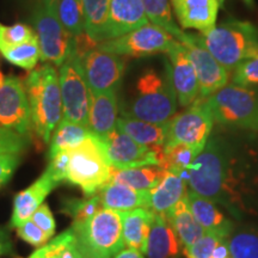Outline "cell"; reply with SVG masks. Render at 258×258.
Instances as JSON below:
<instances>
[{"instance_id": "33", "label": "cell", "mask_w": 258, "mask_h": 258, "mask_svg": "<svg viewBox=\"0 0 258 258\" xmlns=\"http://www.w3.org/2000/svg\"><path fill=\"white\" fill-rule=\"evenodd\" d=\"M0 53L9 62L25 71L35 70L38 60H41V51L37 36L30 41L24 42V43L4 48V49L0 50Z\"/></svg>"}, {"instance_id": "14", "label": "cell", "mask_w": 258, "mask_h": 258, "mask_svg": "<svg viewBox=\"0 0 258 258\" xmlns=\"http://www.w3.org/2000/svg\"><path fill=\"white\" fill-rule=\"evenodd\" d=\"M84 73L92 95L117 89L124 72L121 56L98 48L88 51L82 57Z\"/></svg>"}, {"instance_id": "25", "label": "cell", "mask_w": 258, "mask_h": 258, "mask_svg": "<svg viewBox=\"0 0 258 258\" xmlns=\"http://www.w3.org/2000/svg\"><path fill=\"white\" fill-rule=\"evenodd\" d=\"M165 215L172 226L179 243L184 246V249L191 246L196 240H199L206 233L202 226L194 217L186 194L184 198L180 200L175 207L171 208Z\"/></svg>"}, {"instance_id": "17", "label": "cell", "mask_w": 258, "mask_h": 258, "mask_svg": "<svg viewBox=\"0 0 258 258\" xmlns=\"http://www.w3.org/2000/svg\"><path fill=\"white\" fill-rule=\"evenodd\" d=\"M148 23L141 0H111L104 41L120 37Z\"/></svg>"}, {"instance_id": "43", "label": "cell", "mask_w": 258, "mask_h": 258, "mask_svg": "<svg viewBox=\"0 0 258 258\" xmlns=\"http://www.w3.org/2000/svg\"><path fill=\"white\" fill-rule=\"evenodd\" d=\"M31 220L36 224L42 231L46 232L49 237H53L55 233V220H54L53 214H51L50 208L48 205L42 203L37 211L32 214Z\"/></svg>"}, {"instance_id": "5", "label": "cell", "mask_w": 258, "mask_h": 258, "mask_svg": "<svg viewBox=\"0 0 258 258\" xmlns=\"http://www.w3.org/2000/svg\"><path fill=\"white\" fill-rule=\"evenodd\" d=\"M112 166L102 139L95 134L71 150L67 180L78 185L86 196L96 195L110 182Z\"/></svg>"}, {"instance_id": "39", "label": "cell", "mask_w": 258, "mask_h": 258, "mask_svg": "<svg viewBox=\"0 0 258 258\" xmlns=\"http://www.w3.org/2000/svg\"><path fill=\"white\" fill-rule=\"evenodd\" d=\"M233 82L235 85L250 86L258 84V53L252 57L244 60L234 69Z\"/></svg>"}, {"instance_id": "48", "label": "cell", "mask_w": 258, "mask_h": 258, "mask_svg": "<svg viewBox=\"0 0 258 258\" xmlns=\"http://www.w3.org/2000/svg\"><path fill=\"white\" fill-rule=\"evenodd\" d=\"M77 247H78L82 258H109V257L103 256V254H101V253L96 252V251L90 250L89 247H86V246H84V245L79 244L78 241H77Z\"/></svg>"}, {"instance_id": "42", "label": "cell", "mask_w": 258, "mask_h": 258, "mask_svg": "<svg viewBox=\"0 0 258 258\" xmlns=\"http://www.w3.org/2000/svg\"><path fill=\"white\" fill-rule=\"evenodd\" d=\"M71 151H63L57 153L56 156L50 158V163L46 171L51 176L57 184L67 179V171H69Z\"/></svg>"}, {"instance_id": "16", "label": "cell", "mask_w": 258, "mask_h": 258, "mask_svg": "<svg viewBox=\"0 0 258 258\" xmlns=\"http://www.w3.org/2000/svg\"><path fill=\"white\" fill-rule=\"evenodd\" d=\"M167 55L170 59L169 70L177 101L179 105L190 106L198 101L200 96L199 79L195 67L186 55L184 46L179 41H176L172 48L167 51Z\"/></svg>"}, {"instance_id": "22", "label": "cell", "mask_w": 258, "mask_h": 258, "mask_svg": "<svg viewBox=\"0 0 258 258\" xmlns=\"http://www.w3.org/2000/svg\"><path fill=\"white\" fill-rule=\"evenodd\" d=\"M122 221V235L124 245L146 253L148 235L152 227L156 213L150 208H137L120 213Z\"/></svg>"}, {"instance_id": "18", "label": "cell", "mask_w": 258, "mask_h": 258, "mask_svg": "<svg viewBox=\"0 0 258 258\" xmlns=\"http://www.w3.org/2000/svg\"><path fill=\"white\" fill-rule=\"evenodd\" d=\"M177 21L183 29H195L200 34L214 28L219 0H170Z\"/></svg>"}, {"instance_id": "45", "label": "cell", "mask_w": 258, "mask_h": 258, "mask_svg": "<svg viewBox=\"0 0 258 258\" xmlns=\"http://www.w3.org/2000/svg\"><path fill=\"white\" fill-rule=\"evenodd\" d=\"M12 251H14V246H12V241L10 239L8 231L0 227V257L11 254Z\"/></svg>"}, {"instance_id": "10", "label": "cell", "mask_w": 258, "mask_h": 258, "mask_svg": "<svg viewBox=\"0 0 258 258\" xmlns=\"http://www.w3.org/2000/svg\"><path fill=\"white\" fill-rule=\"evenodd\" d=\"M176 41L164 29L148 23L120 37L103 41L97 44V48L118 56L146 57L167 53Z\"/></svg>"}, {"instance_id": "44", "label": "cell", "mask_w": 258, "mask_h": 258, "mask_svg": "<svg viewBox=\"0 0 258 258\" xmlns=\"http://www.w3.org/2000/svg\"><path fill=\"white\" fill-rule=\"evenodd\" d=\"M19 164L18 153L0 154V188L9 182Z\"/></svg>"}, {"instance_id": "51", "label": "cell", "mask_w": 258, "mask_h": 258, "mask_svg": "<svg viewBox=\"0 0 258 258\" xmlns=\"http://www.w3.org/2000/svg\"><path fill=\"white\" fill-rule=\"evenodd\" d=\"M41 3H50V4H55L57 0H40Z\"/></svg>"}, {"instance_id": "34", "label": "cell", "mask_w": 258, "mask_h": 258, "mask_svg": "<svg viewBox=\"0 0 258 258\" xmlns=\"http://www.w3.org/2000/svg\"><path fill=\"white\" fill-rule=\"evenodd\" d=\"M103 207L98 194L89 199H69L64 200L61 212L73 219V226L85 224L97 212Z\"/></svg>"}, {"instance_id": "27", "label": "cell", "mask_w": 258, "mask_h": 258, "mask_svg": "<svg viewBox=\"0 0 258 258\" xmlns=\"http://www.w3.org/2000/svg\"><path fill=\"white\" fill-rule=\"evenodd\" d=\"M186 191L185 180L165 170L159 184L151 190V211L156 214H166L184 198Z\"/></svg>"}, {"instance_id": "20", "label": "cell", "mask_w": 258, "mask_h": 258, "mask_svg": "<svg viewBox=\"0 0 258 258\" xmlns=\"http://www.w3.org/2000/svg\"><path fill=\"white\" fill-rule=\"evenodd\" d=\"M118 114L117 96L115 90L92 95L90 105L89 128L99 138H105L116 129Z\"/></svg>"}, {"instance_id": "46", "label": "cell", "mask_w": 258, "mask_h": 258, "mask_svg": "<svg viewBox=\"0 0 258 258\" xmlns=\"http://www.w3.org/2000/svg\"><path fill=\"white\" fill-rule=\"evenodd\" d=\"M213 258H231L227 238L222 239L220 243L217 245L214 252H213Z\"/></svg>"}, {"instance_id": "38", "label": "cell", "mask_w": 258, "mask_h": 258, "mask_svg": "<svg viewBox=\"0 0 258 258\" xmlns=\"http://www.w3.org/2000/svg\"><path fill=\"white\" fill-rule=\"evenodd\" d=\"M225 238L227 237L219 232H206L191 246L184 249L185 254L188 258H213L215 247Z\"/></svg>"}, {"instance_id": "1", "label": "cell", "mask_w": 258, "mask_h": 258, "mask_svg": "<svg viewBox=\"0 0 258 258\" xmlns=\"http://www.w3.org/2000/svg\"><path fill=\"white\" fill-rule=\"evenodd\" d=\"M188 172L189 190L227 208L235 217L246 212L249 182L222 139L208 140Z\"/></svg>"}, {"instance_id": "21", "label": "cell", "mask_w": 258, "mask_h": 258, "mask_svg": "<svg viewBox=\"0 0 258 258\" xmlns=\"http://www.w3.org/2000/svg\"><path fill=\"white\" fill-rule=\"evenodd\" d=\"M98 195L103 207L118 213L137 208L151 209V191H140L120 183L109 182Z\"/></svg>"}, {"instance_id": "9", "label": "cell", "mask_w": 258, "mask_h": 258, "mask_svg": "<svg viewBox=\"0 0 258 258\" xmlns=\"http://www.w3.org/2000/svg\"><path fill=\"white\" fill-rule=\"evenodd\" d=\"M77 241L105 257H114L124 247L120 213L102 207L85 224L72 226Z\"/></svg>"}, {"instance_id": "47", "label": "cell", "mask_w": 258, "mask_h": 258, "mask_svg": "<svg viewBox=\"0 0 258 258\" xmlns=\"http://www.w3.org/2000/svg\"><path fill=\"white\" fill-rule=\"evenodd\" d=\"M114 258H145L144 253L140 252V251L137 249H133V247H123L121 251H118L117 253L115 254Z\"/></svg>"}, {"instance_id": "31", "label": "cell", "mask_w": 258, "mask_h": 258, "mask_svg": "<svg viewBox=\"0 0 258 258\" xmlns=\"http://www.w3.org/2000/svg\"><path fill=\"white\" fill-rule=\"evenodd\" d=\"M110 2L111 0H83L85 32L97 44L104 41Z\"/></svg>"}, {"instance_id": "35", "label": "cell", "mask_w": 258, "mask_h": 258, "mask_svg": "<svg viewBox=\"0 0 258 258\" xmlns=\"http://www.w3.org/2000/svg\"><path fill=\"white\" fill-rule=\"evenodd\" d=\"M231 258H258V232L254 230L233 231L227 238Z\"/></svg>"}, {"instance_id": "28", "label": "cell", "mask_w": 258, "mask_h": 258, "mask_svg": "<svg viewBox=\"0 0 258 258\" xmlns=\"http://www.w3.org/2000/svg\"><path fill=\"white\" fill-rule=\"evenodd\" d=\"M143 2L145 14L148 21L157 25L169 34L180 43L186 44L191 41V35L186 34L176 24L172 17L170 0H141Z\"/></svg>"}, {"instance_id": "7", "label": "cell", "mask_w": 258, "mask_h": 258, "mask_svg": "<svg viewBox=\"0 0 258 258\" xmlns=\"http://www.w3.org/2000/svg\"><path fill=\"white\" fill-rule=\"evenodd\" d=\"M40 46L41 60L61 66L71 55L76 54L74 36L64 30L57 18L55 4L38 3L32 15Z\"/></svg>"}, {"instance_id": "6", "label": "cell", "mask_w": 258, "mask_h": 258, "mask_svg": "<svg viewBox=\"0 0 258 258\" xmlns=\"http://www.w3.org/2000/svg\"><path fill=\"white\" fill-rule=\"evenodd\" d=\"M206 102L218 123L258 131V93L254 90L231 84L206 98Z\"/></svg>"}, {"instance_id": "49", "label": "cell", "mask_w": 258, "mask_h": 258, "mask_svg": "<svg viewBox=\"0 0 258 258\" xmlns=\"http://www.w3.org/2000/svg\"><path fill=\"white\" fill-rule=\"evenodd\" d=\"M225 2V0H219V3H220V4H222V3H224ZM244 2L245 3H246V4L247 5H252V3H253V0H244Z\"/></svg>"}, {"instance_id": "29", "label": "cell", "mask_w": 258, "mask_h": 258, "mask_svg": "<svg viewBox=\"0 0 258 258\" xmlns=\"http://www.w3.org/2000/svg\"><path fill=\"white\" fill-rule=\"evenodd\" d=\"M165 170L160 166H143L137 169H112L110 182L131 186L140 191H151L159 184Z\"/></svg>"}, {"instance_id": "32", "label": "cell", "mask_w": 258, "mask_h": 258, "mask_svg": "<svg viewBox=\"0 0 258 258\" xmlns=\"http://www.w3.org/2000/svg\"><path fill=\"white\" fill-rule=\"evenodd\" d=\"M55 10L64 30L74 37L85 34L83 0H57Z\"/></svg>"}, {"instance_id": "13", "label": "cell", "mask_w": 258, "mask_h": 258, "mask_svg": "<svg viewBox=\"0 0 258 258\" xmlns=\"http://www.w3.org/2000/svg\"><path fill=\"white\" fill-rule=\"evenodd\" d=\"M0 125L23 135L31 131L27 89L17 77H9L0 86Z\"/></svg>"}, {"instance_id": "37", "label": "cell", "mask_w": 258, "mask_h": 258, "mask_svg": "<svg viewBox=\"0 0 258 258\" xmlns=\"http://www.w3.org/2000/svg\"><path fill=\"white\" fill-rule=\"evenodd\" d=\"M76 239V233L72 228L64 231L56 238L48 241L28 258H61L63 250Z\"/></svg>"}, {"instance_id": "15", "label": "cell", "mask_w": 258, "mask_h": 258, "mask_svg": "<svg viewBox=\"0 0 258 258\" xmlns=\"http://www.w3.org/2000/svg\"><path fill=\"white\" fill-rule=\"evenodd\" d=\"M183 46L198 74L199 97L208 98L213 93L227 85L228 71L200 43L196 35H191V41Z\"/></svg>"}, {"instance_id": "50", "label": "cell", "mask_w": 258, "mask_h": 258, "mask_svg": "<svg viewBox=\"0 0 258 258\" xmlns=\"http://www.w3.org/2000/svg\"><path fill=\"white\" fill-rule=\"evenodd\" d=\"M4 82H5L4 74H3V73H2V71H0V86H2L3 84H4Z\"/></svg>"}, {"instance_id": "8", "label": "cell", "mask_w": 258, "mask_h": 258, "mask_svg": "<svg viewBox=\"0 0 258 258\" xmlns=\"http://www.w3.org/2000/svg\"><path fill=\"white\" fill-rule=\"evenodd\" d=\"M59 83L62 117L73 123L89 127L91 91L86 82L82 59L77 53L60 66Z\"/></svg>"}, {"instance_id": "41", "label": "cell", "mask_w": 258, "mask_h": 258, "mask_svg": "<svg viewBox=\"0 0 258 258\" xmlns=\"http://www.w3.org/2000/svg\"><path fill=\"white\" fill-rule=\"evenodd\" d=\"M17 234L22 238L24 241H27L32 246H42L43 244L48 243L49 240V235L46 232L41 230L38 226L35 224L31 219H29L25 222H23L21 226H18L17 228Z\"/></svg>"}, {"instance_id": "36", "label": "cell", "mask_w": 258, "mask_h": 258, "mask_svg": "<svg viewBox=\"0 0 258 258\" xmlns=\"http://www.w3.org/2000/svg\"><path fill=\"white\" fill-rule=\"evenodd\" d=\"M36 37L34 30L24 23L4 25L0 23V50L4 48L24 43Z\"/></svg>"}, {"instance_id": "19", "label": "cell", "mask_w": 258, "mask_h": 258, "mask_svg": "<svg viewBox=\"0 0 258 258\" xmlns=\"http://www.w3.org/2000/svg\"><path fill=\"white\" fill-rule=\"evenodd\" d=\"M57 185V183L51 178L47 171L42 173L37 180H35L30 186L18 192L15 196L14 211L11 217V227L17 228L23 222L31 219L32 214L43 203L51 190Z\"/></svg>"}, {"instance_id": "4", "label": "cell", "mask_w": 258, "mask_h": 258, "mask_svg": "<svg viewBox=\"0 0 258 258\" xmlns=\"http://www.w3.org/2000/svg\"><path fill=\"white\" fill-rule=\"evenodd\" d=\"M198 38L227 71L258 53V28L246 21L230 19Z\"/></svg>"}, {"instance_id": "12", "label": "cell", "mask_w": 258, "mask_h": 258, "mask_svg": "<svg viewBox=\"0 0 258 258\" xmlns=\"http://www.w3.org/2000/svg\"><path fill=\"white\" fill-rule=\"evenodd\" d=\"M101 139L112 169L127 170L160 165L163 147L145 146L117 129Z\"/></svg>"}, {"instance_id": "2", "label": "cell", "mask_w": 258, "mask_h": 258, "mask_svg": "<svg viewBox=\"0 0 258 258\" xmlns=\"http://www.w3.org/2000/svg\"><path fill=\"white\" fill-rule=\"evenodd\" d=\"M31 129L44 144L49 143L54 131L62 120L59 73L49 63L32 70L25 80Z\"/></svg>"}, {"instance_id": "40", "label": "cell", "mask_w": 258, "mask_h": 258, "mask_svg": "<svg viewBox=\"0 0 258 258\" xmlns=\"http://www.w3.org/2000/svg\"><path fill=\"white\" fill-rule=\"evenodd\" d=\"M29 145L28 135L19 134L12 129L0 125V154L22 153Z\"/></svg>"}, {"instance_id": "3", "label": "cell", "mask_w": 258, "mask_h": 258, "mask_svg": "<svg viewBox=\"0 0 258 258\" xmlns=\"http://www.w3.org/2000/svg\"><path fill=\"white\" fill-rule=\"evenodd\" d=\"M177 102L167 63L164 74L156 70H147L141 74L137 82L135 95L127 105L124 116L163 124L176 115Z\"/></svg>"}, {"instance_id": "11", "label": "cell", "mask_w": 258, "mask_h": 258, "mask_svg": "<svg viewBox=\"0 0 258 258\" xmlns=\"http://www.w3.org/2000/svg\"><path fill=\"white\" fill-rule=\"evenodd\" d=\"M213 124L214 118L207 102L198 99L184 112L171 118L164 148L186 145L203 150L211 137Z\"/></svg>"}, {"instance_id": "23", "label": "cell", "mask_w": 258, "mask_h": 258, "mask_svg": "<svg viewBox=\"0 0 258 258\" xmlns=\"http://www.w3.org/2000/svg\"><path fill=\"white\" fill-rule=\"evenodd\" d=\"M180 244L165 214H156L148 235L147 258H177Z\"/></svg>"}, {"instance_id": "26", "label": "cell", "mask_w": 258, "mask_h": 258, "mask_svg": "<svg viewBox=\"0 0 258 258\" xmlns=\"http://www.w3.org/2000/svg\"><path fill=\"white\" fill-rule=\"evenodd\" d=\"M169 122L157 124L122 116V117L117 118L116 129L127 134L129 138H132L139 144L145 145V146L164 148L167 132H169Z\"/></svg>"}, {"instance_id": "24", "label": "cell", "mask_w": 258, "mask_h": 258, "mask_svg": "<svg viewBox=\"0 0 258 258\" xmlns=\"http://www.w3.org/2000/svg\"><path fill=\"white\" fill-rule=\"evenodd\" d=\"M188 201L194 217L206 232H219L225 237H230L233 232V224L230 219L218 208V205L211 200L198 195L196 192L188 190Z\"/></svg>"}, {"instance_id": "30", "label": "cell", "mask_w": 258, "mask_h": 258, "mask_svg": "<svg viewBox=\"0 0 258 258\" xmlns=\"http://www.w3.org/2000/svg\"><path fill=\"white\" fill-rule=\"evenodd\" d=\"M93 134L89 127L73 123L62 117L60 123L57 124L56 131L53 133L49 147V158L56 156L57 153L63 151H71Z\"/></svg>"}]
</instances>
